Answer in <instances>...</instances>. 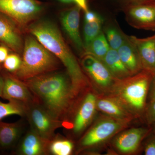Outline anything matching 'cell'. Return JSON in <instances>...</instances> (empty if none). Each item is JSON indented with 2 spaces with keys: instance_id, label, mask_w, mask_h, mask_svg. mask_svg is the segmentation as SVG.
<instances>
[{
  "instance_id": "cell-37",
  "label": "cell",
  "mask_w": 155,
  "mask_h": 155,
  "mask_svg": "<svg viewBox=\"0 0 155 155\" xmlns=\"http://www.w3.org/2000/svg\"><path fill=\"white\" fill-rule=\"evenodd\" d=\"M2 65L0 64V70H2Z\"/></svg>"
},
{
  "instance_id": "cell-3",
  "label": "cell",
  "mask_w": 155,
  "mask_h": 155,
  "mask_svg": "<svg viewBox=\"0 0 155 155\" xmlns=\"http://www.w3.org/2000/svg\"><path fill=\"white\" fill-rule=\"evenodd\" d=\"M154 75L142 70L123 79H116L106 94L116 98L136 118L144 115L149 90Z\"/></svg>"
},
{
  "instance_id": "cell-8",
  "label": "cell",
  "mask_w": 155,
  "mask_h": 155,
  "mask_svg": "<svg viewBox=\"0 0 155 155\" xmlns=\"http://www.w3.org/2000/svg\"><path fill=\"white\" fill-rule=\"evenodd\" d=\"M81 66L93 87L99 94H106L116 78L103 61L89 54L81 56Z\"/></svg>"
},
{
  "instance_id": "cell-33",
  "label": "cell",
  "mask_w": 155,
  "mask_h": 155,
  "mask_svg": "<svg viewBox=\"0 0 155 155\" xmlns=\"http://www.w3.org/2000/svg\"><path fill=\"white\" fill-rule=\"evenodd\" d=\"M4 85V78L2 70H0V97L2 95Z\"/></svg>"
},
{
  "instance_id": "cell-14",
  "label": "cell",
  "mask_w": 155,
  "mask_h": 155,
  "mask_svg": "<svg viewBox=\"0 0 155 155\" xmlns=\"http://www.w3.org/2000/svg\"><path fill=\"white\" fill-rule=\"evenodd\" d=\"M148 128L134 127L123 130L116 134L113 141L114 148L119 152L129 154L137 150L141 142L149 133Z\"/></svg>"
},
{
  "instance_id": "cell-10",
  "label": "cell",
  "mask_w": 155,
  "mask_h": 155,
  "mask_svg": "<svg viewBox=\"0 0 155 155\" xmlns=\"http://www.w3.org/2000/svg\"><path fill=\"white\" fill-rule=\"evenodd\" d=\"M125 14L127 22L134 28L155 31V1L130 6Z\"/></svg>"
},
{
  "instance_id": "cell-36",
  "label": "cell",
  "mask_w": 155,
  "mask_h": 155,
  "mask_svg": "<svg viewBox=\"0 0 155 155\" xmlns=\"http://www.w3.org/2000/svg\"><path fill=\"white\" fill-rule=\"evenodd\" d=\"M153 125H154V127H153V131H154V133L155 134V124H153Z\"/></svg>"
},
{
  "instance_id": "cell-17",
  "label": "cell",
  "mask_w": 155,
  "mask_h": 155,
  "mask_svg": "<svg viewBox=\"0 0 155 155\" xmlns=\"http://www.w3.org/2000/svg\"><path fill=\"white\" fill-rule=\"evenodd\" d=\"M128 38L137 50L143 69L155 75V34L144 38L134 36Z\"/></svg>"
},
{
  "instance_id": "cell-31",
  "label": "cell",
  "mask_w": 155,
  "mask_h": 155,
  "mask_svg": "<svg viewBox=\"0 0 155 155\" xmlns=\"http://www.w3.org/2000/svg\"><path fill=\"white\" fill-rule=\"evenodd\" d=\"M147 99L149 102L155 100V75H154L149 90Z\"/></svg>"
},
{
  "instance_id": "cell-28",
  "label": "cell",
  "mask_w": 155,
  "mask_h": 155,
  "mask_svg": "<svg viewBox=\"0 0 155 155\" xmlns=\"http://www.w3.org/2000/svg\"><path fill=\"white\" fill-rule=\"evenodd\" d=\"M144 154L155 155V136L149 139L144 147Z\"/></svg>"
},
{
  "instance_id": "cell-27",
  "label": "cell",
  "mask_w": 155,
  "mask_h": 155,
  "mask_svg": "<svg viewBox=\"0 0 155 155\" xmlns=\"http://www.w3.org/2000/svg\"><path fill=\"white\" fill-rule=\"evenodd\" d=\"M144 115L147 123L149 125L155 124V100L147 104Z\"/></svg>"
},
{
  "instance_id": "cell-15",
  "label": "cell",
  "mask_w": 155,
  "mask_h": 155,
  "mask_svg": "<svg viewBox=\"0 0 155 155\" xmlns=\"http://www.w3.org/2000/svg\"><path fill=\"white\" fill-rule=\"evenodd\" d=\"M51 141L31 129L19 141L16 153L22 155L46 154L49 152Z\"/></svg>"
},
{
  "instance_id": "cell-9",
  "label": "cell",
  "mask_w": 155,
  "mask_h": 155,
  "mask_svg": "<svg viewBox=\"0 0 155 155\" xmlns=\"http://www.w3.org/2000/svg\"><path fill=\"white\" fill-rule=\"evenodd\" d=\"M81 99H78L73 111H75L72 123V132L78 136L90 125L96 114L97 95L88 89Z\"/></svg>"
},
{
  "instance_id": "cell-30",
  "label": "cell",
  "mask_w": 155,
  "mask_h": 155,
  "mask_svg": "<svg viewBox=\"0 0 155 155\" xmlns=\"http://www.w3.org/2000/svg\"><path fill=\"white\" fill-rule=\"evenodd\" d=\"M10 49L6 46L0 45V64L2 65L10 54Z\"/></svg>"
},
{
  "instance_id": "cell-32",
  "label": "cell",
  "mask_w": 155,
  "mask_h": 155,
  "mask_svg": "<svg viewBox=\"0 0 155 155\" xmlns=\"http://www.w3.org/2000/svg\"><path fill=\"white\" fill-rule=\"evenodd\" d=\"M74 3L76 4V5L78 6L81 9L83 10L84 12L88 11L87 0H74Z\"/></svg>"
},
{
  "instance_id": "cell-24",
  "label": "cell",
  "mask_w": 155,
  "mask_h": 155,
  "mask_svg": "<svg viewBox=\"0 0 155 155\" xmlns=\"http://www.w3.org/2000/svg\"><path fill=\"white\" fill-rule=\"evenodd\" d=\"M103 19L100 17L95 21L92 22H84V47L87 45L102 31Z\"/></svg>"
},
{
  "instance_id": "cell-21",
  "label": "cell",
  "mask_w": 155,
  "mask_h": 155,
  "mask_svg": "<svg viewBox=\"0 0 155 155\" xmlns=\"http://www.w3.org/2000/svg\"><path fill=\"white\" fill-rule=\"evenodd\" d=\"M110 48L105 35L102 31L85 48V54L92 55L102 61Z\"/></svg>"
},
{
  "instance_id": "cell-12",
  "label": "cell",
  "mask_w": 155,
  "mask_h": 155,
  "mask_svg": "<svg viewBox=\"0 0 155 155\" xmlns=\"http://www.w3.org/2000/svg\"><path fill=\"white\" fill-rule=\"evenodd\" d=\"M2 72L4 78L3 99L17 101L26 106L38 101L23 81L5 71Z\"/></svg>"
},
{
  "instance_id": "cell-2",
  "label": "cell",
  "mask_w": 155,
  "mask_h": 155,
  "mask_svg": "<svg viewBox=\"0 0 155 155\" xmlns=\"http://www.w3.org/2000/svg\"><path fill=\"white\" fill-rule=\"evenodd\" d=\"M26 29L66 67L76 95L79 97L87 91L91 85L89 80L57 25L48 20H40Z\"/></svg>"
},
{
  "instance_id": "cell-1",
  "label": "cell",
  "mask_w": 155,
  "mask_h": 155,
  "mask_svg": "<svg viewBox=\"0 0 155 155\" xmlns=\"http://www.w3.org/2000/svg\"><path fill=\"white\" fill-rule=\"evenodd\" d=\"M23 81L38 102L63 123L79 98L69 76L62 73L49 72Z\"/></svg>"
},
{
  "instance_id": "cell-25",
  "label": "cell",
  "mask_w": 155,
  "mask_h": 155,
  "mask_svg": "<svg viewBox=\"0 0 155 155\" xmlns=\"http://www.w3.org/2000/svg\"><path fill=\"white\" fill-rule=\"evenodd\" d=\"M105 36L110 48L118 50L127 39V35L114 27L107 28L105 31Z\"/></svg>"
},
{
  "instance_id": "cell-34",
  "label": "cell",
  "mask_w": 155,
  "mask_h": 155,
  "mask_svg": "<svg viewBox=\"0 0 155 155\" xmlns=\"http://www.w3.org/2000/svg\"><path fill=\"white\" fill-rule=\"evenodd\" d=\"M57 1L64 4H70V3L74 2V0H57Z\"/></svg>"
},
{
  "instance_id": "cell-5",
  "label": "cell",
  "mask_w": 155,
  "mask_h": 155,
  "mask_svg": "<svg viewBox=\"0 0 155 155\" xmlns=\"http://www.w3.org/2000/svg\"><path fill=\"white\" fill-rule=\"evenodd\" d=\"M131 122L105 114L100 116L81 139V148H91L105 143L127 128Z\"/></svg>"
},
{
  "instance_id": "cell-19",
  "label": "cell",
  "mask_w": 155,
  "mask_h": 155,
  "mask_svg": "<svg viewBox=\"0 0 155 155\" xmlns=\"http://www.w3.org/2000/svg\"><path fill=\"white\" fill-rule=\"evenodd\" d=\"M23 132L20 121L7 123L0 121V150H10L16 146Z\"/></svg>"
},
{
  "instance_id": "cell-29",
  "label": "cell",
  "mask_w": 155,
  "mask_h": 155,
  "mask_svg": "<svg viewBox=\"0 0 155 155\" xmlns=\"http://www.w3.org/2000/svg\"><path fill=\"white\" fill-rule=\"evenodd\" d=\"M101 17L99 15L93 12L88 11L85 12L84 15V22H92L95 21L97 19Z\"/></svg>"
},
{
  "instance_id": "cell-20",
  "label": "cell",
  "mask_w": 155,
  "mask_h": 155,
  "mask_svg": "<svg viewBox=\"0 0 155 155\" xmlns=\"http://www.w3.org/2000/svg\"><path fill=\"white\" fill-rule=\"evenodd\" d=\"M102 61L116 79H123L130 76L119 57L117 50L110 48Z\"/></svg>"
},
{
  "instance_id": "cell-13",
  "label": "cell",
  "mask_w": 155,
  "mask_h": 155,
  "mask_svg": "<svg viewBox=\"0 0 155 155\" xmlns=\"http://www.w3.org/2000/svg\"><path fill=\"white\" fill-rule=\"evenodd\" d=\"M81 10L77 5L66 9L61 12L60 19L64 31L81 57L85 49L79 31Z\"/></svg>"
},
{
  "instance_id": "cell-22",
  "label": "cell",
  "mask_w": 155,
  "mask_h": 155,
  "mask_svg": "<svg viewBox=\"0 0 155 155\" xmlns=\"http://www.w3.org/2000/svg\"><path fill=\"white\" fill-rule=\"evenodd\" d=\"M72 140L56 137L52 140L49 145V152L54 155H69L74 149Z\"/></svg>"
},
{
  "instance_id": "cell-23",
  "label": "cell",
  "mask_w": 155,
  "mask_h": 155,
  "mask_svg": "<svg viewBox=\"0 0 155 155\" xmlns=\"http://www.w3.org/2000/svg\"><path fill=\"white\" fill-rule=\"evenodd\" d=\"M26 107L27 106L24 104L17 101H10L7 103L0 101V121L11 115L25 116Z\"/></svg>"
},
{
  "instance_id": "cell-26",
  "label": "cell",
  "mask_w": 155,
  "mask_h": 155,
  "mask_svg": "<svg viewBox=\"0 0 155 155\" xmlns=\"http://www.w3.org/2000/svg\"><path fill=\"white\" fill-rule=\"evenodd\" d=\"M22 62L20 55L16 53L9 54L2 65V68L6 72L13 74L19 69Z\"/></svg>"
},
{
  "instance_id": "cell-16",
  "label": "cell",
  "mask_w": 155,
  "mask_h": 155,
  "mask_svg": "<svg viewBox=\"0 0 155 155\" xmlns=\"http://www.w3.org/2000/svg\"><path fill=\"white\" fill-rule=\"evenodd\" d=\"M97 110L108 116L132 121L135 117L120 101L110 95L98 94Z\"/></svg>"
},
{
  "instance_id": "cell-11",
  "label": "cell",
  "mask_w": 155,
  "mask_h": 155,
  "mask_svg": "<svg viewBox=\"0 0 155 155\" xmlns=\"http://www.w3.org/2000/svg\"><path fill=\"white\" fill-rule=\"evenodd\" d=\"M22 30L14 20L0 13V45L12 52L22 54L24 44Z\"/></svg>"
},
{
  "instance_id": "cell-18",
  "label": "cell",
  "mask_w": 155,
  "mask_h": 155,
  "mask_svg": "<svg viewBox=\"0 0 155 155\" xmlns=\"http://www.w3.org/2000/svg\"><path fill=\"white\" fill-rule=\"evenodd\" d=\"M117 51L130 75H135L143 70L137 50L128 36Z\"/></svg>"
},
{
  "instance_id": "cell-35",
  "label": "cell",
  "mask_w": 155,
  "mask_h": 155,
  "mask_svg": "<svg viewBox=\"0 0 155 155\" xmlns=\"http://www.w3.org/2000/svg\"><path fill=\"white\" fill-rule=\"evenodd\" d=\"M138 1H139L140 2H149V1H155V0H138Z\"/></svg>"
},
{
  "instance_id": "cell-7",
  "label": "cell",
  "mask_w": 155,
  "mask_h": 155,
  "mask_svg": "<svg viewBox=\"0 0 155 155\" xmlns=\"http://www.w3.org/2000/svg\"><path fill=\"white\" fill-rule=\"evenodd\" d=\"M25 116L31 129L46 139L51 140L57 129L64 126V123L50 114L38 101L27 106Z\"/></svg>"
},
{
  "instance_id": "cell-6",
  "label": "cell",
  "mask_w": 155,
  "mask_h": 155,
  "mask_svg": "<svg viewBox=\"0 0 155 155\" xmlns=\"http://www.w3.org/2000/svg\"><path fill=\"white\" fill-rule=\"evenodd\" d=\"M42 10L37 0H0V13L14 20L22 30L35 21Z\"/></svg>"
},
{
  "instance_id": "cell-4",
  "label": "cell",
  "mask_w": 155,
  "mask_h": 155,
  "mask_svg": "<svg viewBox=\"0 0 155 155\" xmlns=\"http://www.w3.org/2000/svg\"><path fill=\"white\" fill-rule=\"evenodd\" d=\"M22 54L19 69L11 74L22 81L54 72L59 68V60L31 35L25 37Z\"/></svg>"
}]
</instances>
